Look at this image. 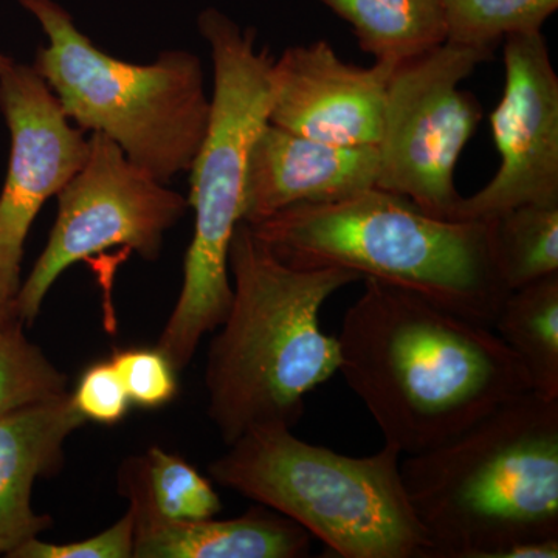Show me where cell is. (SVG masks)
I'll list each match as a JSON object with an SVG mask.
<instances>
[{
    "mask_svg": "<svg viewBox=\"0 0 558 558\" xmlns=\"http://www.w3.org/2000/svg\"><path fill=\"white\" fill-rule=\"evenodd\" d=\"M229 270L233 300L205 373L208 416L227 446L253 428H293L306 396L339 373V344L319 314L363 279L341 267L289 266L245 222L231 238Z\"/></svg>",
    "mask_w": 558,
    "mask_h": 558,
    "instance_id": "cell-2",
    "label": "cell"
},
{
    "mask_svg": "<svg viewBox=\"0 0 558 558\" xmlns=\"http://www.w3.org/2000/svg\"><path fill=\"white\" fill-rule=\"evenodd\" d=\"M0 112L11 137L0 193V295L14 300L28 231L44 204L86 163L89 137L33 65L13 61L0 72Z\"/></svg>",
    "mask_w": 558,
    "mask_h": 558,
    "instance_id": "cell-10",
    "label": "cell"
},
{
    "mask_svg": "<svg viewBox=\"0 0 558 558\" xmlns=\"http://www.w3.org/2000/svg\"><path fill=\"white\" fill-rule=\"evenodd\" d=\"M202 38L211 50L215 87L204 142L190 168L194 236L183 286L157 349L175 371L189 366L205 333L229 314L233 288L229 248L244 215L250 149L269 123L274 57L256 47L255 28H242L218 9L202 11Z\"/></svg>",
    "mask_w": 558,
    "mask_h": 558,
    "instance_id": "cell-5",
    "label": "cell"
},
{
    "mask_svg": "<svg viewBox=\"0 0 558 558\" xmlns=\"http://www.w3.org/2000/svg\"><path fill=\"white\" fill-rule=\"evenodd\" d=\"M13 62L10 57H5V54L0 53V72H2L3 69L9 68V65Z\"/></svg>",
    "mask_w": 558,
    "mask_h": 558,
    "instance_id": "cell-26",
    "label": "cell"
},
{
    "mask_svg": "<svg viewBox=\"0 0 558 558\" xmlns=\"http://www.w3.org/2000/svg\"><path fill=\"white\" fill-rule=\"evenodd\" d=\"M558 0H444L447 43L495 53L510 35L539 32Z\"/></svg>",
    "mask_w": 558,
    "mask_h": 558,
    "instance_id": "cell-20",
    "label": "cell"
},
{
    "mask_svg": "<svg viewBox=\"0 0 558 558\" xmlns=\"http://www.w3.org/2000/svg\"><path fill=\"white\" fill-rule=\"evenodd\" d=\"M16 319L21 318L20 314H17V307L14 300L3 299V296L0 295V329L11 325V323L16 322Z\"/></svg>",
    "mask_w": 558,
    "mask_h": 558,
    "instance_id": "cell-25",
    "label": "cell"
},
{
    "mask_svg": "<svg viewBox=\"0 0 558 558\" xmlns=\"http://www.w3.org/2000/svg\"><path fill=\"white\" fill-rule=\"evenodd\" d=\"M124 490L137 521L182 523L218 515V492L190 462L150 447L145 457L131 459L124 468Z\"/></svg>",
    "mask_w": 558,
    "mask_h": 558,
    "instance_id": "cell-18",
    "label": "cell"
},
{
    "mask_svg": "<svg viewBox=\"0 0 558 558\" xmlns=\"http://www.w3.org/2000/svg\"><path fill=\"white\" fill-rule=\"evenodd\" d=\"M72 399L86 421L105 425L119 424L131 407L130 396L110 360L86 369Z\"/></svg>",
    "mask_w": 558,
    "mask_h": 558,
    "instance_id": "cell-24",
    "label": "cell"
},
{
    "mask_svg": "<svg viewBox=\"0 0 558 558\" xmlns=\"http://www.w3.org/2000/svg\"><path fill=\"white\" fill-rule=\"evenodd\" d=\"M312 538L299 523L263 506L231 520H135L134 557L300 558L310 556Z\"/></svg>",
    "mask_w": 558,
    "mask_h": 558,
    "instance_id": "cell-15",
    "label": "cell"
},
{
    "mask_svg": "<svg viewBox=\"0 0 558 558\" xmlns=\"http://www.w3.org/2000/svg\"><path fill=\"white\" fill-rule=\"evenodd\" d=\"M377 146H340L267 123L250 149L242 222L258 226L300 204H329L376 189Z\"/></svg>",
    "mask_w": 558,
    "mask_h": 558,
    "instance_id": "cell-13",
    "label": "cell"
},
{
    "mask_svg": "<svg viewBox=\"0 0 558 558\" xmlns=\"http://www.w3.org/2000/svg\"><path fill=\"white\" fill-rule=\"evenodd\" d=\"M354 32L374 62L399 65L447 40L444 0H319Z\"/></svg>",
    "mask_w": 558,
    "mask_h": 558,
    "instance_id": "cell-16",
    "label": "cell"
},
{
    "mask_svg": "<svg viewBox=\"0 0 558 558\" xmlns=\"http://www.w3.org/2000/svg\"><path fill=\"white\" fill-rule=\"evenodd\" d=\"M400 476L428 558H501L558 538V399L523 392L400 459Z\"/></svg>",
    "mask_w": 558,
    "mask_h": 558,
    "instance_id": "cell-3",
    "label": "cell"
},
{
    "mask_svg": "<svg viewBox=\"0 0 558 558\" xmlns=\"http://www.w3.org/2000/svg\"><path fill=\"white\" fill-rule=\"evenodd\" d=\"M492 58L490 51L446 40L395 69L377 145L376 189L450 219L462 197L454 183L458 160L484 117L478 98L461 90V83Z\"/></svg>",
    "mask_w": 558,
    "mask_h": 558,
    "instance_id": "cell-8",
    "label": "cell"
},
{
    "mask_svg": "<svg viewBox=\"0 0 558 558\" xmlns=\"http://www.w3.org/2000/svg\"><path fill=\"white\" fill-rule=\"evenodd\" d=\"M24 326L16 319L0 329V417L68 392V376L25 337Z\"/></svg>",
    "mask_w": 558,
    "mask_h": 558,
    "instance_id": "cell-21",
    "label": "cell"
},
{
    "mask_svg": "<svg viewBox=\"0 0 558 558\" xmlns=\"http://www.w3.org/2000/svg\"><path fill=\"white\" fill-rule=\"evenodd\" d=\"M495 253L509 290L558 271V205H521L494 218Z\"/></svg>",
    "mask_w": 558,
    "mask_h": 558,
    "instance_id": "cell-19",
    "label": "cell"
},
{
    "mask_svg": "<svg viewBox=\"0 0 558 558\" xmlns=\"http://www.w3.org/2000/svg\"><path fill=\"white\" fill-rule=\"evenodd\" d=\"M84 424L72 392L0 417V556L50 529L32 508L33 484L62 468L65 439Z\"/></svg>",
    "mask_w": 558,
    "mask_h": 558,
    "instance_id": "cell-14",
    "label": "cell"
},
{
    "mask_svg": "<svg viewBox=\"0 0 558 558\" xmlns=\"http://www.w3.org/2000/svg\"><path fill=\"white\" fill-rule=\"evenodd\" d=\"M492 329L526 371L531 391L558 399V271L510 290Z\"/></svg>",
    "mask_w": 558,
    "mask_h": 558,
    "instance_id": "cell-17",
    "label": "cell"
},
{
    "mask_svg": "<svg viewBox=\"0 0 558 558\" xmlns=\"http://www.w3.org/2000/svg\"><path fill=\"white\" fill-rule=\"evenodd\" d=\"M110 362L116 366L134 405L159 409L178 395V371L157 348L116 351Z\"/></svg>",
    "mask_w": 558,
    "mask_h": 558,
    "instance_id": "cell-22",
    "label": "cell"
},
{
    "mask_svg": "<svg viewBox=\"0 0 558 558\" xmlns=\"http://www.w3.org/2000/svg\"><path fill=\"white\" fill-rule=\"evenodd\" d=\"M396 68L349 64L323 39L289 47L271 65L269 123L332 145L377 146Z\"/></svg>",
    "mask_w": 558,
    "mask_h": 558,
    "instance_id": "cell-12",
    "label": "cell"
},
{
    "mask_svg": "<svg viewBox=\"0 0 558 558\" xmlns=\"http://www.w3.org/2000/svg\"><path fill=\"white\" fill-rule=\"evenodd\" d=\"M400 459L391 444L369 457H348L270 425L230 444L208 472L220 486L295 521L339 557L428 558Z\"/></svg>",
    "mask_w": 558,
    "mask_h": 558,
    "instance_id": "cell-6",
    "label": "cell"
},
{
    "mask_svg": "<svg viewBox=\"0 0 558 558\" xmlns=\"http://www.w3.org/2000/svg\"><path fill=\"white\" fill-rule=\"evenodd\" d=\"M252 229L289 266L352 270L490 328L510 292L495 253L494 219L436 218L380 189L293 205Z\"/></svg>",
    "mask_w": 558,
    "mask_h": 558,
    "instance_id": "cell-4",
    "label": "cell"
},
{
    "mask_svg": "<svg viewBox=\"0 0 558 558\" xmlns=\"http://www.w3.org/2000/svg\"><path fill=\"white\" fill-rule=\"evenodd\" d=\"M57 197L49 242L14 299L28 326L62 271L110 247L156 260L165 234L190 208L186 197L132 163L116 142L98 132L90 134L86 163Z\"/></svg>",
    "mask_w": 558,
    "mask_h": 558,
    "instance_id": "cell-9",
    "label": "cell"
},
{
    "mask_svg": "<svg viewBox=\"0 0 558 558\" xmlns=\"http://www.w3.org/2000/svg\"><path fill=\"white\" fill-rule=\"evenodd\" d=\"M17 2L49 39L33 68L73 124L106 135L160 182L190 171L211 109L196 54L161 51L146 65L117 60L98 49L54 0Z\"/></svg>",
    "mask_w": 558,
    "mask_h": 558,
    "instance_id": "cell-7",
    "label": "cell"
},
{
    "mask_svg": "<svg viewBox=\"0 0 558 558\" xmlns=\"http://www.w3.org/2000/svg\"><path fill=\"white\" fill-rule=\"evenodd\" d=\"M362 281L336 337L339 373L402 457L446 442L531 391L526 371L490 326L410 290Z\"/></svg>",
    "mask_w": 558,
    "mask_h": 558,
    "instance_id": "cell-1",
    "label": "cell"
},
{
    "mask_svg": "<svg viewBox=\"0 0 558 558\" xmlns=\"http://www.w3.org/2000/svg\"><path fill=\"white\" fill-rule=\"evenodd\" d=\"M494 179L461 197L451 220L494 219L521 205H558V76L542 31L505 39V90L490 116Z\"/></svg>",
    "mask_w": 558,
    "mask_h": 558,
    "instance_id": "cell-11",
    "label": "cell"
},
{
    "mask_svg": "<svg viewBox=\"0 0 558 558\" xmlns=\"http://www.w3.org/2000/svg\"><path fill=\"white\" fill-rule=\"evenodd\" d=\"M135 513L130 510L108 531L83 542L53 545L38 537L22 543L10 558H131L134 557Z\"/></svg>",
    "mask_w": 558,
    "mask_h": 558,
    "instance_id": "cell-23",
    "label": "cell"
}]
</instances>
